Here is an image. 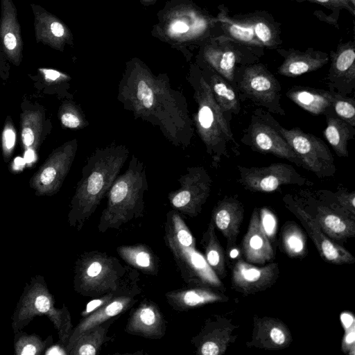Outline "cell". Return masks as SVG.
<instances>
[{
    "label": "cell",
    "instance_id": "1",
    "mask_svg": "<svg viewBox=\"0 0 355 355\" xmlns=\"http://www.w3.org/2000/svg\"><path fill=\"white\" fill-rule=\"evenodd\" d=\"M116 97L135 119L158 128L172 145L183 150L191 145L194 127L187 98L171 87L166 74L155 75L141 61L133 59L126 64Z\"/></svg>",
    "mask_w": 355,
    "mask_h": 355
},
{
    "label": "cell",
    "instance_id": "2",
    "mask_svg": "<svg viewBox=\"0 0 355 355\" xmlns=\"http://www.w3.org/2000/svg\"><path fill=\"white\" fill-rule=\"evenodd\" d=\"M130 155L128 147L112 142L97 148L87 159L70 204L68 222L78 231L106 196Z\"/></svg>",
    "mask_w": 355,
    "mask_h": 355
},
{
    "label": "cell",
    "instance_id": "3",
    "mask_svg": "<svg viewBox=\"0 0 355 355\" xmlns=\"http://www.w3.org/2000/svg\"><path fill=\"white\" fill-rule=\"evenodd\" d=\"M187 80L197 106L191 118L193 127L212 166L217 168L223 158L230 157V151L236 155L240 154L239 144L198 65L191 67Z\"/></svg>",
    "mask_w": 355,
    "mask_h": 355
},
{
    "label": "cell",
    "instance_id": "4",
    "mask_svg": "<svg viewBox=\"0 0 355 355\" xmlns=\"http://www.w3.org/2000/svg\"><path fill=\"white\" fill-rule=\"evenodd\" d=\"M148 184L146 166L132 155L125 171L117 176L106 194L107 204L97 225L101 233L119 229L132 219L144 216V193Z\"/></svg>",
    "mask_w": 355,
    "mask_h": 355
},
{
    "label": "cell",
    "instance_id": "5",
    "mask_svg": "<svg viewBox=\"0 0 355 355\" xmlns=\"http://www.w3.org/2000/svg\"><path fill=\"white\" fill-rule=\"evenodd\" d=\"M164 241L188 286H206L225 291L220 279L197 250L196 239L180 213L175 209L166 214Z\"/></svg>",
    "mask_w": 355,
    "mask_h": 355
},
{
    "label": "cell",
    "instance_id": "6",
    "mask_svg": "<svg viewBox=\"0 0 355 355\" xmlns=\"http://www.w3.org/2000/svg\"><path fill=\"white\" fill-rule=\"evenodd\" d=\"M139 274L106 252H85L75 262L74 291L85 297H97L119 290L138 279Z\"/></svg>",
    "mask_w": 355,
    "mask_h": 355
},
{
    "label": "cell",
    "instance_id": "7",
    "mask_svg": "<svg viewBox=\"0 0 355 355\" xmlns=\"http://www.w3.org/2000/svg\"><path fill=\"white\" fill-rule=\"evenodd\" d=\"M37 315H45L53 322L60 342L65 347L73 329L71 314L64 304L62 309L55 307L53 296L42 275L33 277L24 288L11 317L14 334Z\"/></svg>",
    "mask_w": 355,
    "mask_h": 355
},
{
    "label": "cell",
    "instance_id": "8",
    "mask_svg": "<svg viewBox=\"0 0 355 355\" xmlns=\"http://www.w3.org/2000/svg\"><path fill=\"white\" fill-rule=\"evenodd\" d=\"M234 87L241 101L249 100L270 113L286 114L281 105V85L265 64L254 62L237 67Z\"/></svg>",
    "mask_w": 355,
    "mask_h": 355
},
{
    "label": "cell",
    "instance_id": "9",
    "mask_svg": "<svg viewBox=\"0 0 355 355\" xmlns=\"http://www.w3.org/2000/svg\"><path fill=\"white\" fill-rule=\"evenodd\" d=\"M279 122L271 113L262 108L254 110L241 142L254 152L271 154L304 168L302 160L291 148L278 130Z\"/></svg>",
    "mask_w": 355,
    "mask_h": 355
},
{
    "label": "cell",
    "instance_id": "10",
    "mask_svg": "<svg viewBox=\"0 0 355 355\" xmlns=\"http://www.w3.org/2000/svg\"><path fill=\"white\" fill-rule=\"evenodd\" d=\"M279 132L297 157L304 168L313 173L318 178L332 177L336 168L334 156L326 144L313 134L300 128L287 129L279 123Z\"/></svg>",
    "mask_w": 355,
    "mask_h": 355
},
{
    "label": "cell",
    "instance_id": "11",
    "mask_svg": "<svg viewBox=\"0 0 355 355\" xmlns=\"http://www.w3.org/2000/svg\"><path fill=\"white\" fill-rule=\"evenodd\" d=\"M237 182L252 192L272 193L285 185L311 186L313 182L302 176L291 164L272 163L267 166L246 167L237 165Z\"/></svg>",
    "mask_w": 355,
    "mask_h": 355
},
{
    "label": "cell",
    "instance_id": "12",
    "mask_svg": "<svg viewBox=\"0 0 355 355\" xmlns=\"http://www.w3.org/2000/svg\"><path fill=\"white\" fill-rule=\"evenodd\" d=\"M178 182L180 187L168 194L171 206L182 214L197 216L210 195L211 176L203 166H191Z\"/></svg>",
    "mask_w": 355,
    "mask_h": 355
},
{
    "label": "cell",
    "instance_id": "13",
    "mask_svg": "<svg viewBox=\"0 0 355 355\" xmlns=\"http://www.w3.org/2000/svg\"><path fill=\"white\" fill-rule=\"evenodd\" d=\"M332 241H345L355 236V218L336 209L314 191L305 190L294 196Z\"/></svg>",
    "mask_w": 355,
    "mask_h": 355
},
{
    "label": "cell",
    "instance_id": "14",
    "mask_svg": "<svg viewBox=\"0 0 355 355\" xmlns=\"http://www.w3.org/2000/svg\"><path fill=\"white\" fill-rule=\"evenodd\" d=\"M216 42L207 44L202 52L198 66L207 67L234 86V73L237 67L254 63L258 55L248 47H236V42L222 35Z\"/></svg>",
    "mask_w": 355,
    "mask_h": 355
},
{
    "label": "cell",
    "instance_id": "15",
    "mask_svg": "<svg viewBox=\"0 0 355 355\" xmlns=\"http://www.w3.org/2000/svg\"><path fill=\"white\" fill-rule=\"evenodd\" d=\"M76 139L68 141L54 150L31 181L37 196H52L60 189L74 160Z\"/></svg>",
    "mask_w": 355,
    "mask_h": 355
},
{
    "label": "cell",
    "instance_id": "16",
    "mask_svg": "<svg viewBox=\"0 0 355 355\" xmlns=\"http://www.w3.org/2000/svg\"><path fill=\"white\" fill-rule=\"evenodd\" d=\"M283 202L285 207L300 220L324 261L336 265L355 262L354 257L347 249L329 239L293 196L285 195Z\"/></svg>",
    "mask_w": 355,
    "mask_h": 355
},
{
    "label": "cell",
    "instance_id": "17",
    "mask_svg": "<svg viewBox=\"0 0 355 355\" xmlns=\"http://www.w3.org/2000/svg\"><path fill=\"white\" fill-rule=\"evenodd\" d=\"M216 22L193 7L176 9L166 17L163 29L165 37L179 42L201 39L209 35Z\"/></svg>",
    "mask_w": 355,
    "mask_h": 355
},
{
    "label": "cell",
    "instance_id": "18",
    "mask_svg": "<svg viewBox=\"0 0 355 355\" xmlns=\"http://www.w3.org/2000/svg\"><path fill=\"white\" fill-rule=\"evenodd\" d=\"M239 326L232 320L223 315L208 318L200 331L191 342L198 355H223L235 342L238 335L235 331Z\"/></svg>",
    "mask_w": 355,
    "mask_h": 355
},
{
    "label": "cell",
    "instance_id": "19",
    "mask_svg": "<svg viewBox=\"0 0 355 355\" xmlns=\"http://www.w3.org/2000/svg\"><path fill=\"white\" fill-rule=\"evenodd\" d=\"M279 275L277 263L257 266L243 259H238L232 269V288L243 295L255 294L273 286Z\"/></svg>",
    "mask_w": 355,
    "mask_h": 355
},
{
    "label": "cell",
    "instance_id": "20",
    "mask_svg": "<svg viewBox=\"0 0 355 355\" xmlns=\"http://www.w3.org/2000/svg\"><path fill=\"white\" fill-rule=\"evenodd\" d=\"M327 74L329 90L348 96L355 88V44L354 41L339 43L331 51Z\"/></svg>",
    "mask_w": 355,
    "mask_h": 355
},
{
    "label": "cell",
    "instance_id": "21",
    "mask_svg": "<svg viewBox=\"0 0 355 355\" xmlns=\"http://www.w3.org/2000/svg\"><path fill=\"white\" fill-rule=\"evenodd\" d=\"M141 292V290L138 286V283H136L107 304L84 317L72 330L64 347L66 354L75 340L83 332L111 318H116L132 308L137 302V296Z\"/></svg>",
    "mask_w": 355,
    "mask_h": 355
},
{
    "label": "cell",
    "instance_id": "22",
    "mask_svg": "<svg viewBox=\"0 0 355 355\" xmlns=\"http://www.w3.org/2000/svg\"><path fill=\"white\" fill-rule=\"evenodd\" d=\"M251 340L248 347L264 350H282L292 343L293 337L288 327L280 319L270 316H253Z\"/></svg>",
    "mask_w": 355,
    "mask_h": 355
},
{
    "label": "cell",
    "instance_id": "23",
    "mask_svg": "<svg viewBox=\"0 0 355 355\" xmlns=\"http://www.w3.org/2000/svg\"><path fill=\"white\" fill-rule=\"evenodd\" d=\"M166 331V322L159 306L146 299L131 311L125 327L128 334L153 340L163 338Z\"/></svg>",
    "mask_w": 355,
    "mask_h": 355
},
{
    "label": "cell",
    "instance_id": "24",
    "mask_svg": "<svg viewBox=\"0 0 355 355\" xmlns=\"http://www.w3.org/2000/svg\"><path fill=\"white\" fill-rule=\"evenodd\" d=\"M276 50L284 58L277 73L286 77L294 78L316 71L329 61V55L327 53L313 48L305 51L294 49Z\"/></svg>",
    "mask_w": 355,
    "mask_h": 355
},
{
    "label": "cell",
    "instance_id": "25",
    "mask_svg": "<svg viewBox=\"0 0 355 355\" xmlns=\"http://www.w3.org/2000/svg\"><path fill=\"white\" fill-rule=\"evenodd\" d=\"M244 212L243 204L234 196H225L212 210L211 220L225 237L228 247L236 244Z\"/></svg>",
    "mask_w": 355,
    "mask_h": 355
},
{
    "label": "cell",
    "instance_id": "26",
    "mask_svg": "<svg viewBox=\"0 0 355 355\" xmlns=\"http://www.w3.org/2000/svg\"><path fill=\"white\" fill-rule=\"evenodd\" d=\"M241 252L246 261L263 264L274 258L273 248L268 236L265 232L257 208H254L247 232L241 243Z\"/></svg>",
    "mask_w": 355,
    "mask_h": 355
},
{
    "label": "cell",
    "instance_id": "27",
    "mask_svg": "<svg viewBox=\"0 0 355 355\" xmlns=\"http://www.w3.org/2000/svg\"><path fill=\"white\" fill-rule=\"evenodd\" d=\"M164 296L170 306L178 311H187L208 304L229 300L224 292L206 286L175 289L166 293Z\"/></svg>",
    "mask_w": 355,
    "mask_h": 355
},
{
    "label": "cell",
    "instance_id": "28",
    "mask_svg": "<svg viewBox=\"0 0 355 355\" xmlns=\"http://www.w3.org/2000/svg\"><path fill=\"white\" fill-rule=\"evenodd\" d=\"M213 96L225 119L230 123L241 111V100L235 88L223 77L205 66H198Z\"/></svg>",
    "mask_w": 355,
    "mask_h": 355
},
{
    "label": "cell",
    "instance_id": "29",
    "mask_svg": "<svg viewBox=\"0 0 355 355\" xmlns=\"http://www.w3.org/2000/svg\"><path fill=\"white\" fill-rule=\"evenodd\" d=\"M288 98L313 115H321L330 108L334 92L302 85H294L287 90Z\"/></svg>",
    "mask_w": 355,
    "mask_h": 355
},
{
    "label": "cell",
    "instance_id": "30",
    "mask_svg": "<svg viewBox=\"0 0 355 355\" xmlns=\"http://www.w3.org/2000/svg\"><path fill=\"white\" fill-rule=\"evenodd\" d=\"M218 8L220 12L216 20L220 24L224 33L223 36L248 47L252 51L256 49L263 48L257 38L252 26L248 21L241 18L239 15L230 17L228 15L227 8L223 5H220Z\"/></svg>",
    "mask_w": 355,
    "mask_h": 355
},
{
    "label": "cell",
    "instance_id": "31",
    "mask_svg": "<svg viewBox=\"0 0 355 355\" xmlns=\"http://www.w3.org/2000/svg\"><path fill=\"white\" fill-rule=\"evenodd\" d=\"M327 126L323 131L325 139L339 157H347L348 142L354 138L355 127L338 117L330 107L324 114Z\"/></svg>",
    "mask_w": 355,
    "mask_h": 355
},
{
    "label": "cell",
    "instance_id": "32",
    "mask_svg": "<svg viewBox=\"0 0 355 355\" xmlns=\"http://www.w3.org/2000/svg\"><path fill=\"white\" fill-rule=\"evenodd\" d=\"M119 256L129 266L148 275H157L159 261L153 250L144 243L123 245L116 248Z\"/></svg>",
    "mask_w": 355,
    "mask_h": 355
},
{
    "label": "cell",
    "instance_id": "33",
    "mask_svg": "<svg viewBox=\"0 0 355 355\" xmlns=\"http://www.w3.org/2000/svg\"><path fill=\"white\" fill-rule=\"evenodd\" d=\"M239 16L252 26L257 38L263 47L275 50L278 49L282 42L279 28L269 13L255 11Z\"/></svg>",
    "mask_w": 355,
    "mask_h": 355
},
{
    "label": "cell",
    "instance_id": "34",
    "mask_svg": "<svg viewBox=\"0 0 355 355\" xmlns=\"http://www.w3.org/2000/svg\"><path fill=\"white\" fill-rule=\"evenodd\" d=\"M115 318H111L83 332L75 340L67 354L70 355H96L103 344L110 340L107 336Z\"/></svg>",
    "mask_w": 355,
    "mask_h": 355
},
{
    "label": "cell",
    "instance_id": "35",
    "mask_svg": "<svg viewBox=\"0 0 355 355\" xmlns=\"http://www.w3.org/2000/svg\"><path fill=\"white\" fill-rule=\"evenodd\" d=\"M200 244L209 266L220 279L225 278L226 269L224 250L216 234L215 226L211 220L202 234Z\"/></svg>",
    "mask_w": 355,
    "mask_h": 355
},
{
    "label": "cell",
    "instance_id": "36",
    "mask_svg": "<svg viewBox=\"0 0 355 355\" xmlns=\"http://www.w3.org/2000/svg\"><path fill=\"white\" fill-rule=\"evenodd\" d=\"M283 251L291 258H302L306 255V237L299 226L292 221L286 222L282 230Z\"/></svg>",
    "mask_w": 355,
    "mask_h": 355
},
{
    "label": "cell",
    "instance_id": "37",
    "mask_svg": "<svg viewBox=\"0 0 355 355\" xmlns=\"http://www.w3.org/2000/svg\"><path fill=\"white\" fill-rule=\"evenodd\" d=\"M42 130V116L39 110H28L21 114V137L26 149L36 148Z\"/></svg>",
    "mask_w": 355,
    "mask_h": 355
},
{
    "label": "cell",
    "instance_id": "38",
    "mask_svg": "<svg viewBox=\"0 0 355 355\" xmlns=\"http://www.w3.org/2000/svg\"><path fill=\"white\" fill-rule=\"evenodd\" d=\"M52 336L43 340L36 334L18 331L15 334L14 352L16 355H40L52 343Z\"/></svg>",
    "mask_w": 355,
    "mask_h": 355
},
{
    "label": "cell",
    "instance_id": "39",
    "mask_svg": "<svg viewBox=\"0 0 355 355\" xmlns=\"http://www.w3.org/2000/svg\"><path fill=\"white\" fill-rule=\"evenodd\" d=\"M59 118L62 126L69 129L81 130L89 125L81 107L71 101H66L62 104Z\"/></svg>",
    "mask_w": 355,
    "mask_h": 355
},
{
    "label": "cell",
    "instance_id": "40",
    "mask_svg": "<svg viewBox=\"0 0 355 355\" xmlns=\"http://www.w3.org/2000/svg\"><path fill=\"white\" fill-rule=\"evenodd\" d=\"M320 195L345 212L355 218V191L344 187L338 188L335 192L318 190Z\"/></svg>",
    "mask_w": 355,
    "mask_h": 355
},
{
    "label": "cell",
    "instance_id": "41",
    "mask_svg": "<svg viewBox=\"0 0 355 355\" xmlns=\"http://www.w3.org/2000/svg\"><path fill=\"white\" fill-rule=\"evenodd\" d=\"M334 113L342 120L355 127V100L334 92L331 105Z\"/></svg>",
    "mask_w": 355,
    "mask_h": 355
},
{
    "label": "cell",
    "instance_id": "42",
    "mask_svg": "<svg viewBox=\"0 0 355 355\" xmlns=\"http://www.w3.org/2000/svg\"><path fill=\"white\" fill-rule=\"evenodd\" d=\"M2 150L5 160L12 155L16 144V132L12 121L7 120L2 132Z\"/></svg>",
    "mask_w": 355,
    "mask_h": 355
},
{
    "label": "cell",
    "instance_id": "43",
    "mask_svg": "<svg viewBox=\"0 0 355 355\" xmlns=\"http://www.w3.org/2000/svg\"><path fill=\"white\" fill-rule=\"evenodd\" d=\"M297 2L309 1L318 3L336 12L345 9L349 11L353 17L355 16V7L352 6L347 0H294Z\"/></svg>",
    "mask_w": 355,
    "mask_h": 355
},
{
    "label": "cell",
    "instance_id": "44",
    "mask_svg": "<svg viewBox=\"0 0 355 355\" xmlns=\"http://www.w3.org/2000/svg\"><path fill=\"white\" fill-rule=\"evenodd\" d=\"M259 218L266 234L268 237L272 236L277 229V220L275 216L269 210L264 209L260 211Z\"/></svg>",
    "mask_w": 355,
    "mask_h": 355
},
{
    "label": "cell",
    "instance_id": "45",
    "mask_svg": "<svg viewBox=\"0 0 355 355\" xmlns=\"http://www.w3.org/2000/svg\"><path fill=\"white\" fill-rule=\"evenodd\" d=\"M345 333L341 342V350L347 355L355 354V324L344 329Z\"/></svg>",
    "mask_w": 355,
    "mask_h": 355
},
{
    "label": "cell",
    "instance_id": "46",
    "mask_svg": "<svg viewBox=\"0 0 355 355\" xmlns=\"http://www.w3.org/2000/svg\"><path fill=\"white\" fill-rule=\"evenodd\" d=\"M45 76V79L52 83H64L69 80L70 77L58 71L53 69L42 70Z\"/></svg>",
    "mask_w": 355,
    "mask_h": 355
},
{
    "label": "cell",
    "instance_id": "47",
    "mask_svg": "<svg viewBox=\"0 0 355 355\" xmlns=\"http://www.w3.org/2000/svg\"><path fill=\"white\" fill-rule=\"evenodd\" d=\"M340 320L343 329L349 328L355 324L354 317L350 312H343L340 315Z\"/></svg>",
    "mask_w": 355,
    "mask_h": 355
},
{
    "label": "cell",
    "instance_id": "48",
    "mask_svg": "<svg viewBox=\"0 0 355 355\" xmlns=\"http://www.w3.org/2000/svg\"><path fill=\"white\" fill-rule=\"evenodd\" d=\"M51 30L53 35L56 37H62L65 34L64 26L58 21H54L51 24Z\"/></svg>",
    "mask_w": 355,
    "mask_h": 355
},
{
    "label": "cell",
    "instance_id": "49",
    "mask_svg": "<svg viewBox=\"0 0 355 355\" xmlns=\"http://www.w3.org/2000/svg\"><path fill=\"white\" fill-rule=\"evenodd\" d=\"M4 44L8 49H14L17 44L15 36L12 33H7L4 37Z\"/></svg>",
    "mask_w": 355,
    "mask_h": 355
},
{
    "label": "cell",
    "instance_id": "50",
    "mask_svg": "<svg viewBox=\"0 0 355 355\" xmlns=\"http://www.w3.org/2000/svg\"><path fill=\"white\" fill-rule=\"evenodd\" d=\"M35 158V153L33 149H26L24 159L28 163H31Z\"/></svg>",
    "mask_w": 355,
    "mask_h": 355
},
{
    "label": "cell",
    "instance_id": "51",
    "mask_svg": "<svg viewBox=\"0 0 355 355\" xmlns=\"http://www.w3.org/2000/svg\"><path fill=\"white\" fill-rule=\"evenodd\" d=\"M14 164L17 168H21L25 164L24 159L21 157H17L15 159Z\"/></svg>",
    "mask_w": 355,
    "mask_h": 355
},
{
    "label": "cell",
    "instance_id": "52",
    "mask_svg": "<svg viewBox=\"0 0 355 355\" xmlns=\"http://www.w3.org/2000/svg\"><path fill=\"white\" fill-rule=\"evenodd\" d=\"M141 3L145 6L154 3L156 0H140Z\"/></svg>",
    "mask_w": 355,
    "mask_h": 355
},
{
    "label": "cell",
    "instance_id": "53",
    "mask_svg": "<svg viewBox=\"0 0 355 355\" xmlns=\"http://www.w3.org/2000/svg\"><path fill=\"white\" fill-rule=\"evenodd\" d=\"M347 1L350 3V4L352 6L355 7V0H347Z\"/></svg>",
    "mask_w": 355,
    "mask_h": 355
}]
</instances>
